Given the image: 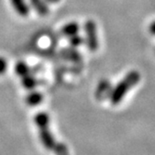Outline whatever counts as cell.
Returning a JSON list of instances; mask_svg holds the SVG:
<instances>
[{
    "instance_id": "1",
    "label": "cell",
    "mask_w": 155,
    "mask_h": 155,
    "mask_svg": "<svg viewBox=\"0 0 155 155\" xmlns=\"http://www.w3.org/2000/svg\"><path fill=\"white\" fill-rule=\"evenodd\" d=\"M140 79V76L137 72H131L129 73L124 79L121 81L116 87L115 89L111 90V93L109 94L110 100L113 105H117L121 99L125 95V94L130 90L133 86H135Z\"/></svg>"
},
{
    "instance_id": "2",
    "label": "cell",
    "mask_w": 155,
    "mask_h": 155,
    "mask_svg": "<svg viewBox=\"0 0 155 155\" xmlns=\"http://www.w3.org/2000/svg\"><path fill=\"white\" fill-rule=\"evenodd\" d=\"M84 32H85V39L84 42L91 51H95L98 48V38L96 25L94 21L92 20H88L84 25Z\"/></svg>"
},
{
    "instance_id": "3",
    "label": "cell",
    "mask_w": 155,
    "mask_h": 155,
    "mask_svg": "<svg viewBox=\"0 0 155 155\" xmlns=\"http://www.w3.org/2000/svg\"><path fill=\"white\" fill-rule=\"evenodd\" d=\"M49 125H44V126L38 127V137L44 148L49 150H52L55 144H56V140H55Z\"/></svg>"
},
{
    "instance_id": "4",
    "label": "cell",
    "mask_w": 155,
    "mask_h": 155,
    "mask_svg": "<svg viewBox=\"0 0 155 155\" xmlns=\"http://www.w3.org/2000/svg\"><path fill=\"white\" fill-rule=\"evenodd\" d=\"M61 55L62 57L68 61H70L72 63H81L82 60L81 54L77 50V48L74 47H65L61 50Z\"/></svg>"
},
{
    "instance_id": "5",
    "label": "cell",
    "mask_w": 155,
    "mask_h": 155,
    "mask_svg": "<svg viewBox=\"0 0 155 155\" xmlns=\"http://www.w3.org/2000/svg\"><path fill=\"white\" fill-rule=\"evenodd\" d=\"M15 12L21 17H27L30 13V6L26 0H9Z\"/></svg>"
},
{
    "instance_id": "6",
    "label": "cell",
    "mask_w": 155,
    "mask_h": 155,
    "mask_svg": "<svg viewBox=\"0 0 155 155\" xmlns=\"http://www.w3.org/2000/svg\"><path fill=\"white\" fill-rule=\"evenodd\" d=\"M29 6L35 10V12L42 17H45L50 12L49 4L45 0H28Z\"/></svg>"
},
{
    "instance_id": "7",
    "label": "cell",
    "mask_w": 155,
    "mask_h": 155,
    "mask_svg": "<svg viewBox=\"0 0 155 155\" xmlns=\"http://www.w3.org/2000/svg\"><path fill=\"white\" fill-rule=\"evenodd\" d=\"M43 98L44 97H43L42 93L34 89V90H31L27 94V95L25 98V101L26 105L29 107H37L42 103Z\"/></svg>"
},
{
    "instance_id": "8",
    "label": "cell",
    "mask_w": 155,
    "mask_h": 155,
    "mask_svg": "<svg viewBox=\"0 0 155 155\" xmlns=\"http://www.w3.org/2000/svg\"><path fill=\"white\" fill-rule=\"evenodd\" d=\"M40 80L36 78L34 74H29L21 78V85H23L25 89L29 91L36 89L38 85H40Z\"/></svg>"
},
{
    "instance_id": "9",
    "label": "cell",
    "mask_w": 155,
    "mask_h": 155,
    "mask_svg": "<svg viewBox=\"0 0 155 155\" xmlns=\"http://www.w3.org/2000/svg\"><path fill=\"white\" fill-rule=\"evenodd\" d=\"M61 34L63 37L65 38H70L74 35L79 34L80 32V25L76 23V21H70V23L65 24L62 28H61Z\"/></svg>"
},
{
    "instance_id": "10",
    "label": "cell",
    "mask_w": 155,
    "mask_h": 155,
    "mask_svg": "<svg viewBox=\"0 0 155 155\" xmlns=\"http://www.w3.org/2000/svg\"><path fill=\"white\" fill-rule=\"evenodd\" d=\"M110 83L107 81H102L98 84L96 91H95V96L99 100L106 98L107 96H109L110 93H111V89H110Z\"/></svg>"
},
{
    "instance_id": "11",
    "label": "cell",
    "mask_w": 155,
    "mask_h": 155,
    "mask_svg": "<svg viewBox=\"0 0 155 155\" xmlns=\"http://www.w3.org/2000/svg\"><path fill=\"white\" fill-rule=\"evenodd\" d=\"M35 68H31L30 66L24 61H19L14 65V72L17 76L23 78V77L29 75V74H34L33 71L35 70Z\"/></svg>"
},
{
    "instance_id": "12",
    "label": "cell",
    "mask_w": 155,
    "mask_h": 155,
    "mask_svg": "<svg viewBox=\"0 0 155 155\" xmlns=\"http://www.w3.org/2000/svg\"><path fill=\"white\" fill-rule=\"evenodd\" d=\"M34 121L37 125V127L44 126V125H49L50 124V116L46 112H38L34 117Z\"/></svg>"
},
{
    "instance_id": "13",
    "label": "cell",
    "mask_w": 155,
    "mask_h": 155,
    "mask_svg": "<svg viewBox=\"0 0 155 155\" xmlns=\"http://www.w3.org/2000/svg\"><path fill=\"white\" fill-rule=\"evenodd\" d=\"M68 42H69V45L71 47H74V48H78L81 46L83 42H84V38L82 37H81L79 34L77 35H74L70 38H68Z\"/></svg>"
},
{
    "instance_id": "14",
    "label": "cell",
    "mask_w": 155,
    "mask_h": 155,
    "mask_svg": "<svg viewBox=\"0 0 155 155\" xmlns=\"http://www.w3.org/2000/svg\"><path fill=\"white\" fill-rule=\"evenodd\" d=\"M52 150L56 154H66L68 152V150L64 144L59 143V142H56V144H55V146H54Z\"/></svg>"
},
{
    "instance_id": "15",
    "label": "cell",
    "mask_w": 155,
    "mask_h": 155,
    "mask_svg": "<svg viewBox=\"0 0 155 155\" xmlns=\"http://www.w3.org/2000/svg\"><path fill=\"white\" fill-rule=\"evenodd\" d=\"M8 68V62L4 57L0 56V75L5 74Z\"/></svg>"
},
{
    "instance_id": "16",
    "label": "cell",
    "mask_w": 155,
    "mask_h": 155,
    "mask_svg": "<svg viewBox=\"0 0 155 155\" xmlns=\"http://www.w3.org/2000/svg\"><path fill=\"white\" fill-rule=\"evenodd\" d=\"M150 33H152L153 35H155V21L152 24V25H150Z\"/></svg>"
},
{
    "instance_id": "17",
    "label": "cell",
    "mask_w": 155,
    "mask_h": 155,
    "mask_svg": "<svg viewBox=\"0 0 155 155\" xmlns=\"http://www.w3.org/2000/svg\"><path fill=\"white\" fill-rule=\"evenodd\" d=\"M45 1L48 4H55V3H58L60 0H45Z\"/></svg>"
}]
</instances>
